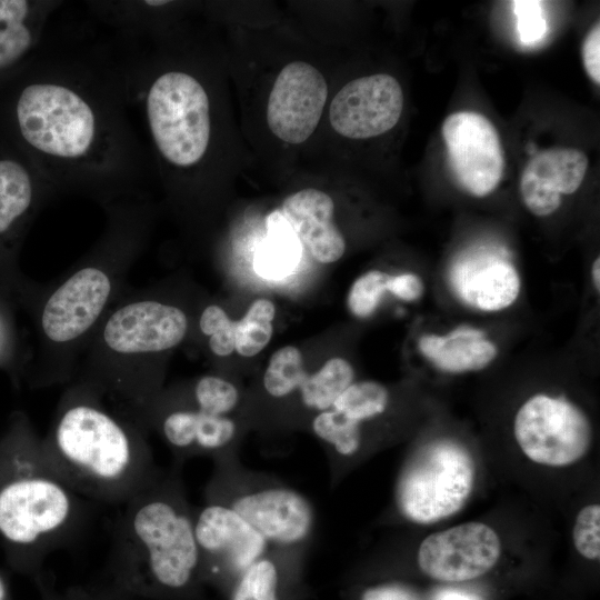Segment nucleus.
<instances>
[{
    "mask_svg": "<svg viewBox=\"0 0 600 600\" xmlns=\"http://www.w3.org/2000/svg\"><path fill=\"white\" fill-rule=\"evenodd\" d=\"M573 544L586 559L599 560L600 557V507L589 504L577 514L572 531Z\"/></svg>",
    "mask_w": 600,
    "mask_h": 600,
    "instance_id": "obj_34",
    "label": "nucleus"
},
{
    "mask_svg": "<svg viewBox=\"0 0 600 600\" xmlns=\"http://www.w3.org/2000/svg\"><path fill=\"white\" fill-rule=\"evenodd\" d=\"M540 3L539 1L514 2L517 29L522 43H534L542 39L547 31V23Z\"/></svg>",
    "mask_w": 600,
    "mask_h": 600,
    "instance_id": "obj_35",
    "label": "nucleus"
},
{
    "mask_svg": "<svg viewBox=\"0 0 600 600\" xmlns=\"http://www.w3.org/2000/svg\"><path fill=\"white\" fill-rule=\"evenodd\" d=\"M514 438L533 462L567 467L588 452L592 428L586 413L563 398L536 394L518 410Z\"/></svg>",
    "mask_w": 600,
    "mask_h": 600,
    "instance_id": "obj_9",
    "label": "nucleus"
},
{
    "mask_svg": "<svg viewBox=\"0 0 600 600\" xmlns=\"http://www.w3.org/2000/svg\"><path fill=\"white\" fill-rule=\"evenodd\" d=\"M583 66L589 77L600 83V26L596 24L584 39L582 46Z\"/></svg>",
    "mask_w": 600,
    "mask_h": 600,
    "instance_id": "obj_38",
    "label": "nucleus"
},
{
    "mask_svg": "<svg viewBox=\"0 0 600 600\" xmlns=\"http://www.w3.org/2000/svg\"><path fill=\"white\" fill-rule=\"evenodd\" d=\"M274 314L276 307L270 300L253 301L244 317L237 321L234 351L248 358L258 354L271 340Z\"/></svg>",
    "mask_w": 600,
    "mask_h": 600,
    "instance_id": "obj_25",
    "label": "nucleus"
},
{
    "mask_svg": "<svg viewBox=\"0 0 600 600\" xmlns=\"http://www.w3.org/2000/svg\"><path fill=\"white\" fill-rule=\"evenodd\" d=\"M83 500L48 462L28 416L13 412L0 438V542L8 551L41 558L78 530Z\"/></svg>",
    "mask_w": 600,
    "mask_h": 600,
    "instance_id": "obj_5",
    "label": "nucleus"
},
{
    "mask_svg": "<svg viewBox=\"0 0 600 600\" xmlns=\"http://www.w3.org/2000/svg\"><path fill=\"white\" fill-rule=\"evenodd\" d=\"M328 97L323 74L304 61L288 63L276 78L267 104V122L280 140L299 144L316 130Z\"/></svg>",
    "mask_w": 600,
    "mask_h": 600,
    "instance_id": "obj_13",
    "label": "nucleus"
},
{
    "mask_svg": "<svg viewBox=\"0 0 600 600\" xmlns=\"http://www.w3.org/2000/svg\"><path fill=\"white\" fill-rule=\"evenodd\" d=\"M430 600H482V598L471 591L458 588H442L437 590Z\"/></svg>",
    "mask_w": 600,
    "mask_h": 600,
    "instance_id": "obj_39",
    "label": "nucleus"
},
{
    "mask_svg": "<svg viewBox=\"0 0 600 600\" xmlns=\"http://www.w3.org/2000/svg\"><path fill=\"white\" fill-rule=\"evenodd\" d=\"M0 600H8L7 586L1 576H0Z\"/></svg>",
    "mask_w": 600,
    "mask_h": 600,
    "instance_id": "obj_41",
    "label": "nucleus"
},
{
    "mask_svg": "<svg viewBox=\"0 0 600 600\" xmlns=\"http://www.w3.org/2000/svg\"><path fill=\"white\" fill-rule=\"evenodd\" d=\"M236 326L237 321L218 304L207 306L198 318L199 331L208 338V347L217 357H228L234 351Z\"/></svg>",
    "mask_w": 600,
    "mask_h": 600,
    "instance_id": "obj_32",
    "label": "nucleus"
},
{
    "mask_svg": "<svg viewBox=\"0 0 600 600\" xmlns=\"http://www.w3.org/2000/svg\"><path fill=\"white\" fill-rule=\"evenodd\" d=\"M102 209L104 227L94 244L60 279L37 283L20 306L36 331L27 371L33 387L72 381L100 322L128 290L129 272L147 244L154 216L147 194Z\"/></svg>",
    "mask_w": 600,
    "mask_h": 600,
    "instance_id": "obj_2",
    "label": "nucleus"
},
{
    "mask_svg": "<svg viewBox=\"0 0 600 600\" xmlns=\"http://www.w3.org/2000/svg\"><path fill=\"white\" fill-rule=\"evenodd\" d=\"M196 541L204 563L224 566L239 576L263 557L270 546L227 503L209 499L193 514Z\"/></svg>",
    "mask_w": 600,
    "mask_h": 600,
    "instance_id": "obj_15",
    "label": "nucleus"
},
{
    "mask_svg": "<svg viewBox=\"0 0 600 600\" xmlns=\"http://www.w3.org/2000/svg\"><path fill=\"white\" fill-rule=\"evenodd\" d=\"M17 308L11 297L0 293V370L14 382L27 376L29 366L17 329Z\"/></svg>",
    "mask_w": 600,
    "mask_h": 600,
    "instance_id": "obj_29",
    "label": "nucleus"
},
{
    "mask_svg": "<svg viewBox=\"0 0 600 600\" xmlns=\"http://www.w3.org/2000/svg\"><path fill=\"white\" fill-rule=\"evenodd\" d=\"M442 137L458 182L469 193L484 197L500 183L504 153L499 134L484 116L460 111L446 118Z\"/></svg>",
    "mask_w": 600,
    "mask_h": 600,
    "instance_id": "obj_11",
    "label": "nucleus"
},
{
    "mask_svg": "<svg viewBox=\"0 0 600 600\" xmlns=\"http://www.w3.org/2000/svg\"><path fill=\"white\" fill-rule=\"evenodd\" d=\"M144 427L90 386L71 381L47 433L44 456L83 499L123 504L157 477Z\"/></svg>",
    "mask_w": 600,
    "mask_h": 600,
    "instance_id": "obj_3",
    "label": "nucleus"
},
{
    "mask_svg": "<svg viewBox=\"0 0 600 600\" xmlns=\"http://www.w3.org/2000/svg\"><path fill=\"white\" fill-rule=\"evenodd\" d=\"M333 211L331 197L313 188L290 194L280 210L297 239L321 263L338 261L346 250L344 238L332 220Z\"/></svg>",
    "mask_w": 600,
    "mask_h": 600,
    "instance_id": "obj_18",
    "label": "nucleus"
},
{
    "mask_svg": "<svg viewBox=\"0 0 600 600\" xmlns=\"http://www.w3.org/2000/svg\"><path fill=\"white\" fill-rule=\"evenodd\" d=\"M500 556V539L491 527L466 522L428 536L419 546L417 563L432 580L463 583L489 573Z\"/></svg>",
    "mask_w": 600,
    "mask_h": 600,
    "instance_id": "obj_10",
    "label": "nucleus"
},
{
    "mask_svg": "<svg viewBox=\"0 0 600 600\" xmlns=\"http://www.w3.org/2000/svg\"><path fill=\"white\" fill-rule=\"evenodd\" d=\"M388 404L389 392L383 384L360 381L351 383L331 408L361 424L382 414Z\"/></svg>",
    "mask_w": 600,
    "mask_h": 600,
    "instance_id": "obj_26",
    "label": "nucleus"
},
{
    "mask_svg": "<svg viewBox=\"0 0 600 600\" xmlns=\"http://www.w3.org/2000/svg\"><path fill=\"white\" fill-rule=\"evenodd\" d=\"M134 106L123 42L50 31L0 88V136L59 193L104 208L146 196L148 158L131 122Z\"/></svg>",
    "mask_w": 600,
    "mask_h": 600,
    "instance_id": "obj_1",
    "label": "nucleus"
},
{
    "mask_svg": "<svg viewBox=\"0 0 600 600\" xmlns=\"http://www.w3.org/2000/svg\"><path fill=\"white\" fill-rule=\"evenodd\" d=\"M59 194L42 171L0 136V293L18 307L34 283L19 268L21 248L38 213Z\"/></svg>",
    "mask_w": 600,
    "mask_h": 600,
    "instance_id": "obj_7",
    "label": "nucleus"
},
{
    "mask_svg": "<svg viewBox=\"0 0 600 600\" xmlns=\"http://www.w3.org/2000/svg\"><path fill=\"white\" fill-rule=\"evenodd\" d=\"M269 551L239 576L231 600H279V569Z\"/></svg>",
    "mask_w": 600,
    "mask_h": 600,
    "instance_id": "obj_30",
    "label": "nucleus"
},
{
    "mask_svg": "<svg viewBox=\"0 0 600 600\" xmlns=\"http://www.w3.org/2000/svg\"><path fill=\"white\" fill-rule=\"evenodd\" d=\"M192 403L203 411L218 416H229L239 401L237 388L218 376H202L191 390Z\"/></svg>",
    "mask_w": 600,
    "mask_h": 600,
    "instance_id": "obj_31",
    "label": "nucleus"
},
{
    "mask_svg": "<svg viewBox=\"0 0 600 600\" xmlns=\"http://www.w3.org/2000/svg\"><path fill=\"white\" fill-rule=\"evenodd\" d=\"M60 0H0V88L31 59Z\"/></svg>",
    "mask_w": 600,
    "mask_h": 600,
    "instance_id": "obj_17",
    "label": "nucleus"
},
{
    "mask_svg": "<svg viewBox=\"0 0 600 600\" xmlns=\"http://www.w3.org/2000/svg\"><path fill=\"white\" fill-rule=\"evenodd\" d=\"M476 464L469 450L441 439L424 446L404 467L397 504L408 520L429 524L460 511L473 490Z\"/></svg>",
    "mask_w": 600,
    "mask_h": 600,
    "instance_id": "obj_8",
    "label": "nucleus"
},
{
    "mask_svg": "<svg viewBox=\"0 0 600 600\" xmlns=\"http://www.w3.org/2000/svg\"><path fill=\"white\" fill-rule=\"evenodd\" d=\"M587 156L573 148H552L532 156L522 174L557 194L576 192L588 170Z\"/></svg>",
    "mask_w": 600,
    "mask_h": 600,
    "instance_id": "obj_22",
    "label": "nucleus"
},
{
    "mask_svg": "<svg viewBox=\"0 0 600 600\" xmlns=\"http://www.w3.org/2000/svg\"><path fill=\"white\" fill-rule=\"evenodd\" d=\"M267 227L268 240L256 254L254 268L264 278H282L289 274L299 261V240L280 211L268 217Z\"/></svg>",
    "mask_w": 600,
    "mask_h": 600,
    "instance_id": "obj_23",
    "label": "nucleus"
},
{
    "mask_svg": "<svg viewBox=\"0 0 600 600\" xmlns=\"http://www.w3.org/2000/svg\"><path fill=\"white\" fill-rule=\"evenodd\" d=\"M454 292L466 303L482 311L510 307L520 292V277L509 261L482 253L460 259L450 271Z\"/></svg>",
    "mask_w": 600,
    "mask_h": 600,
    "instance_id": "obj_19",
    "label": "nucleus"
},
{
    "mask_svg": "<svg viewBox=\"0 0 600 600\" xmlns=\"http://www.w3.org/2000/svg\"><path fill=\"white\" fill-rule=\"evenodd\" d=\"M421 353L447 372L480 370L497 357V347L484 339L482 331L462 327L446 336H423L419 340Z\"/></svg>",
    "mask_w": 600,
    "mask_h": 600,
    "instance_id": "obj_20",
    "label": "nucleus"
},
{
    "mask_svg": "<svg viewBox=\"0 0 600 600\" xmlns=\"http://www.w3.org/2000/svg\"><path fill=\"white\" fill-rule=\"evenodd\" d=\"M403 92L398 80L387 73L354 79L332 99L329 120L336 132L350 139L386 133L399 121Z\"/></svg>",
    "mask_w": 600,
    "mask_h": 600,
    "instance_id": "obj_14",
    "label": "nucleus"
},
{
    "mask_svg": "<svg viewBox=\"0 0 600 600\" xmlns=\"http://www.w3.org/2000/svg\"><path fill=\"white\" fill-rule=\"evenodd\" d=\"M389 274L372 270L360 276L351 286L347 303L357 318H367L378 308L387 290Z\"/></svg>",
    "mask_w": 600,
    "mask_h": 600,
    "instance_id": "obj_33",
    "label": "nucleus"
},
{
    "mask_svg": "<svg viewBox=\"0 0 600 600\" xmlns=\"http://www.w3.org/2000/svg\"><path fill=\"white\" fill-rule=\"evenodd\" d=\"M168 0H91L84 7L90 18L107 26L113 33L131 38L162 34Z\"/></svg>",
    "mask_w": 600,
    "mask_h": 600,
    "instance_id": "obj_21",
    "label": "nucleus"
},
{
    "mask_svg": "<svg viewBox=\"0 0 600 600\" xmlns=\"http://www.w3.org/2000/svg\"><path fill=\"white\" fill-rule=\"evenodd\" d=\"M219 500L239 513L270 547L291 550L306 542L314 527L310 501L282 484H258Z\"/></svg>",
    "mask_w": 600,
    "mask_h": 600,
    "instance_id": "obj_12",
    "label": "nucleus"
},
{
    "mask_svg": "<svg viewBox=\"0 0 600 600\" xmlns=\"http://www.w3.org/2000/svg\"><path fill=\"white\" fill-rule=\"evenodd\" d=\"M387 290L404 301H414L423 293V283L413 273L389 276Z\"/></svg>",
    "mask_w": 600,
    "mask_h": 600,
    "instance_id": "obj_37",
    "label": "nucleus"
},
{
    "mask_svg": "<svg viewBox=\"0 0 600 600\" xmlns=\"http://www.w3.org/2000/svg\"><path fill=\"white\" fill-rule=\"evenodd\" d=\"M360 600H423L412 588L400 583H386L367 588Z\"/></svg>",
    "mask_w": 600,
    "mask_h": 600,
    "instance_id": "obj_36",
    "label": "nucleus"
},
{
    "mask_svg": "<svg viewBox=\"0 0 600 600\" xmlns=\"http://www.w3.org/2000/svg\"><path fill=\"white\" fill-rule=\"evenodd\" d=\"M144 427L153 426L166 442L180 454L218 453L236 436L229 416L212 414L196 404H169L154 398L137 417Z\"/></svg>",
    "mask_w": 600,
    "mask_h": 600,
    "instance_id": "obj_16",
    "label": "nucleus"
},
{
    "mask_svg": "<svg viewBox=\"0 0 600 600\" xmlns=\"http://www.w3.org/2000/svg\"><path fill=\"white\" fill-rule=\"evenodd\" d=\"M600 272V259L599 257L594 260L593 264H592V281H593V284H594V288L599 291V288H600V278H599V273Z\"/></svg>",
    "mask_w": 600,
    "mask_h": 600,
    "instance_id": "obj_40",
    "label": "nucleus"
},
{
    "mask_svg": "<svg viewBox=\"0 0 600 600\" xmlns=\"http://www.w3.org/2000/svg\"><path fill=\"white\" fill-rule=\"evenodd\" d=\"M307 376L300 350L286 346L271 356L263 374V387L271 397H287L300 389Z\"/></svg>",
    "mask_w": 600,
    "mask_h": 600,
    "instance_id": "obj_27",
    "label": "nucleus"
},
{
    "mask_svg": "<svg viewBox=\"0 0 600 600\" xmlns=\"http://www.w3.org/2000/svg\"><path fill=\"white\" fill-rule=\"evenodd\" d=\"M353 379L352 366L346 359L332 358L317 372L307 376L299 389L301 401L319 413L329 410Z\"/></svg>",
    "mask_w": 600,
    "mask_h": 600,
    "instance_id": "obj_24",
    "label": "nucleus"
},
{
    "mask_svg": "<svg viewBox=\"0 0 600 600\" xmlns=\"http://www.w3.org/2000/svg\"><path fill=\"white\" fill-rule=\"evenodd\" d=\"M121 506L112 551L126 580L172 591L189 586L201 558L193 514L173 479L158 476Z\"/></svg>",
    "mask_w": 600,
    "mask_h": 600,
    "instance_id": "obj_6",
    "label": "nucleus"
},
{
    "mask_svg": "<svg viewBox=\"0 0 600 600\" xmlns=\"http://www.w3.org/2000/svg\"><path fill=\"white\" fill-rule=\"evenodd\" d=\"M312 430L340 457H353L361 448V424L332 408L314 417Z\"/></svg>",
    "mask_w": 600,
    "mask_h": 600,
    "instance_id": "obj_28",
    "label": "nucleus"
},
{
    "mask_svg": "<svg viewBox=\"0 0 600 600\" xmlns=\"http://www.w3.org/2000/svg\"><path fill=\"white\" fill-rule=\"evenodd\" d=\"M190 328L183 308L154 291L127 290L90 339L72 381L86 383L134 419L160 393L161 360Z\"/></svg>",
    "mask_w": 600,
    "mask_h": 600,
    "instance_id": "obj_4",
    "label": "nucleus"
}]
</instances>
